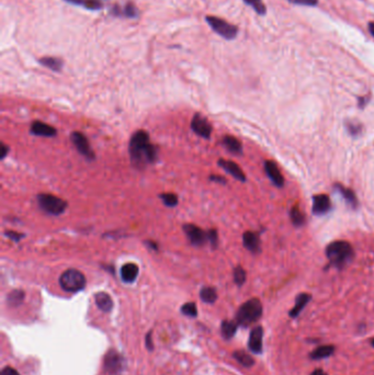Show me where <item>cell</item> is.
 I'll list each match as a JSON object with an SVG mask.
<instances>
[{
	"label": "cell",
	"instance_id": "d6986e66",
	"mask_svg": "<svg viewBox=\"0 0 374 375\" xmlns=\"http://www.w3.org/2000/svg\"><path fill=\"white\" fill-rule=\"evenodd\" d=\"M335 186H336L337 191L340 192V194L342 196V198H344L346 202H347L350 206H352V208L358 206V198H356L354 192L352 190L349 189V188H346L342 184H335Z\"/></svg>",
	"mask_w": 374,
	"mask_h": 375
},
{
	"label": "cell",
	"instance_id": "6da1fadb",
	"mask_svg": "<svg viewBox=\"0 0 374 375\" xmlns=\"http://www.w3.org/2000/svg\"><path fill=\"white\" fill-rule=\"evenodd\" d=\"M130 156L136 167L142 168L157 159L156 147L150 144V135L144 130L135 132L130 140Z\"/></svg>",
	"mask_w": 374,
	"mask_h": 375
},
{
	"label": "cell",
	"instance_id": "3957f363",
	"mask_svg": "<svg viewBox=\"0 0 374 375\" xmlns=\"http://www.w3.org/2000/svg\"><path fill=\"white\" fill-rule=\"evenodd\" d=\"M262 314V305L257 298H252L244 303L237 312V322L242 326H248L257 322Z\"/></svg>",
	"mask_w": 374,
	"mask_h": 375
},
{
	"label": "cell",
	"instance_id": "44dd1931",
	"mask_svg": "<svg viewBox=\"0 0 374 375\" xmlns=\"http://www.w3.org/2000/svg\"><path fill=\"white\" fill-rule=\"evenodd\" d=\"M310 295L305 294V293L300 294L298 298H296V305H294V308L290 312V316L291 317H296L300 314V312L303 310V308H305V305L310 302Z\"/></svg>",
	"mask_w": 374,
	"mask_h": 375
},
{
	"label": "cell",
	"instance_id": "ab89813d",
	"mask_svg": "<svg viewBox=\"0 0 374 375\" xmlns=\"http://www.w3.org/2000/svg\"><path fill=\"white\" fill-rule=\"evenodd\" d=\"M210 180L212 181H215V182H218V184H225L226 180L223 178V177H220V176H210Z\"/></svg>",
	"mask_w": 374,
	"mask_h": 375
},
{
	"label": "cell",
	"instance_id": "e0dca14e",
	"mask_svg": "<svg viewBox=\"0 0 374 375\" xmlns=\"http://www.w3.org/2000/svg\"><path fill=\"white\" fill-rule=\"evenodd\" d=\"M138 266L135 264H126L121 269V278L124 282L132 283L138 276Z\"/></svg>",
	"mask_w": 374,
	"mask_h": 375
},
{
	"label": "cell",
	"instance_id": "52a82bcc",
	"mask_svg": "<svg viewBox=\"0 0 374 375\" xmlns=\"http://www.w3.org/2000/svg\"><path fill=\"white\" fill-rule=\"evenodd\" d=\"M70 138L74 146L76 147V150L80 152L84 157H86L89 160H94L96 158L94 152L92 148V146H90L86 136L80 132H74L70 135Z\"/></svg>",
	"mask_w": 374,
	"mask_h": 375
},
{
	"label": "cell",
	"instance_id": "f546056e",
	"mask_svg": "<svg viewBox=\"0 0 374 375\" xmlns=\"http://www.w3.org/2000/svg\"><path fill=\"white\" fill-rule=\"evenodd\" d=\"M162 202L165 203V206H176L178 204V196L174 194V193H162V194L160 196Z\"/></svg>",
	"mask_w": 374,
	"mask_h": 375
},
{
	"label": "cell",
	"instance_id": "1f68e13d",
	"mask_svg": "<svg viewBox=\"0 0 374 375\" xmlns=\"http://www.w3.org/2000/svg\"><path fill=\"white\" fill-rule=\"evenodd\" d=\"M234 281L237 286H242L246 281V271L242 266H236L234 270Z\"/></svg>",
	"mask_w": 374,
	"mask_h": 375
},
{
	"label": "cell",
	"instance_id": "2e32d148",
	"mask_svg": "<svg viewBox=\"0 0 374 375\" xmlns=\"http://www.w3.org/2000/svg\"><path fill=\"white\" fill-rule=\"evenodd\" d=\"M242 242L249 252H259L260 250V238L254 232H246L242 235Z\"/></svg>",
	"mask_w": 374,
	"mask_h": 375
},
{
	"label": "cell",
	"instance_id": "7a4b0ae2",
	"mask_svg": "<svg viewBox=\"0 0 374 375\" xmlns=\"http://www.w3.org/2000/svg\"><path fill=\"white\" fill-rule=\"evenodd\" d=\"M326 256L332 266H337V268H342L352 259L354 249L348 242L337 240L328 245Z\"/></svg>",
	"mask_w": 374,
	"mask_h": 375
},
{
	"label": "cell",
	"instance_id": "4fadbf2b",
	"mask_svg": "<svg viewBox=\"0 0 374 375\" xmlns=\"http://www.w3.org/2000/svg\"><path fill=\"white\" fill-rule=\"evenodd\" d=\"M218 166L222 167L226 172L233 176V177L240 181H246V176L244 174L242 168L238 164L232 160H226V159H220Z\"/></svg>",
	"mask_w": 374,
	"mask_h": 375
},
{
	"label": "cell",
	"instance_id": "f6af8a7d",
	"mask_svg": "<svg viewBox=\"0 0 374 375\" xmlns=\"http://www.w3.org/2000/svg\"><path fill=\"white\" fill-rule=\"evenodd\" d=\"M310 375H327L322 370H315Z\"/></svg>",
	"mask_w": 374,
	"mask_h": 375
},
{
	"label": "cell",
	"instance_id": "ffe728a7",
	"mask_svg": "<svg viewBox=\"0 0 374 375\" xmlns=\"http://www.w3.org/2000/svg\"><path fill=\"white\" fill-rule=\"evenodd\" d=\"M223 145L230 152H233V154H242V146L240 144V142L236 138H234V136H230V135L224 136Z\"/></svg>",
	"mask_w": 374,
	"mask_h": 375
},
{
	"label": "cell",
	"instance_id": "5bb4252c",
	"mask_svg": "<svg viewBox=\"0 0 374 375\" xmlns=\"http://www.w3.org/2000/svg\"><path fill=\"white\" fill-rule=\"evenodd\" d=\"M264 169H266V172H267L268 177L271 179L272 182H274L276 186H279V188L283 186V184H284V179H283V176L280 172L279 168H278L276 164H274V162H271V160L266 162Z\"/></svg>",
	"mask_w": 374,
	"mask_h": 375
},
{
	"label": "cell",
	"instance_id": "d6a6232c",
	"mask_svg": "<svg viewBox=\"0 0 374 375\" xmlns=\"http://www.w3.org/2000/svg\"><path fill=\"white\" fill-rule=\"evenodd\" d=\"M181 312H182V314L186 315V316H190V317H196L198 315V308H196V305L194 303H186L184 305H182V308H181Z\"/></svg>",
	"mask_w": 374,
	"mask_h": 375
},
{
	"label": "cell",
	"instance_id": "f35d334b",
	"mask_svg": "<svg viewBox=\"0 0 374 375\" xmlns=\"http://www.w3.org/2000/svg\"><path fill=\"white\" fill-rule=\"evenodd\" d=\"M0 375H20V374L18 373V371H16L14 368L7 366V368H4V370L2 371V374H0Z\"/></svg>",
	"mask_w": 374,
	"mask_h": 375
},
{
	"label": "cell",
	"instance_id": "bcb514c9",
	"mask_svg": "<svg viewBox=\"0 0 374 375\" xmlns=\"http://www.w3.org/2000/svg\"><path fill=\"white\" fill-rule=\"evenodd\" d=\"M369 31L371 33V36H374V22H371V24H369Z\"/></svg>",
	"mask_w": 374,
	"mask_h": 375
},
{
	"label": "cell",
	"instance_id": "d590c367",
	"mask_svg": "<svg viewBox=\"0 0 374 375\" xmlns=\"http://www.w3.org/2000/svg\"><path fill=\"white\" fill-rule=\"evenodd\" d=\"M208 232V242H211V245L213 247H216L218 246V232L215 230H210Z\"/></svg>",
	"mask_w": 374,
	"mask_h": 375
},
{
	"label": "cell",
	"instance_id": "7c38bea8",
	"mask_svg": "<svg viewBox=\"0 0 374 375\" xmlns=\"http://www.w3.org/2000/svg\"><path fill=\"white\" fill-rule=\"evenodd\" d=\"M104 368L111 373L116 374L122 370V360L116 351H110L104 358Z\"/></svg>",
	"mask_w": 374,
	"mask_h": 375
},
{
	"label": "cell",
	"instance_id": "7402d4cb",
	"mask_svg": "<svg viewBox=\"0 0 374 375\" xmlns=\"http://www.w3.org/2000/svg\"><path fill=\"white\" fill-rule=\"evenodd\" d=\"M334 350H335V348L332 346H322L310 354V358L314 360L324 359V358L332 356L334 354Z\"/></svg>",
	"mask_w": 374,
	"mask_h": 375
},
{
	"label": "cell",
	"instance_id": "4dcf8cb0",
	"mask_svg": "<svg viewBox=\"0 0 374 375\" xmlns=\"http://www.w3.org/2000/svg\"><path fill=\"white\" fill-rule=\"evenodd\" d=\"M244 2L256 10L257 14H266V7H264V4L262 2V0H244Z\"/></svg>",
	"mask_w": 374,
	"mask_h": 375
},
{
	"label": "cell",
	"instance_id": "f1b7e54d",
	"mask_svg": "<svg viewBox=\"0 0 374 375\" xmlns=\"http://www.w3.org/2000/svg\"><path fill=\"white\" fill-rule=\"evenodd\" d=\"M24 300V292L21 290H14L8 295V304L11 306H18L20 305Z\"/></svg>",
	"mask_w": 374,
	"mask_h": 375
},
{
	"label": "cell",
	"instance_id": "7dc6e473",
	"mask_svg": "<svg viewBox=\"0 0 374 375\" xmlns=\"http://www.w3.org/2000/svg\"><path fill=\"white\" fill-rule=\"evenodd\" d=\"M372 346H374V339H372Z\"/></svg>",
	"mask_w": 374,
	"mask_h": 375
},
{
	"label": "cell",
	"instance_id": "ba28073f",
	"mask_svg": "<svg viewBox=\"0 0 374 375\" xmlns=\"http://www.w3.org/2000/svg\"><path fill=\"white\" fill-rule=\"evenodd\" d=\"M191 128L194 130V132L196 135L201 136L203 138H211L212 125L208 121V118L200 114V113H196V114H194V118H192Z\"/></svg>",
	"mask_w": 374,
	"mask_h": 375
},
{
	"label": "cell",
	"instance_id": "603a6c76",
	"mask_svg": "<svg viewBox=\"0 0 374 375\" xmlns=\"http://www.w3.org/2000/svg\"><path fill=\"white\" fill-rule=\"evenodd\" d=\"M200 298L203 302H206V303H208V304L214 303L218 298L216 290L211 286L203 288L200 292Z\"/></svg>",
	"mask_w": 374,
	"mask_h": 375
},
{
	"label": "cell",
	"instance_id": "60d3db41",
	"mask_svg": "<svg viewBox=\"0 0 374 375\" xmlns=\"http://www.w3.org/2000/svg\"><path fill=\"white\" fill-rule=\"evenodd\" d=\"M368 102H369V96H361V98H359V106L364 108Z\"/></svg>",
	"mask_w": 374,
	"mask_h": 375
},
{
	"label": "cell",
	"instance_id": "d4e9b609",
	"mask_svg": "<svg viewBox=\"0 0 374 375\" xmlns=\"http://www.w3.org/2000/svg\"><path fill=\"white\" fill-rule=\"evenodd\" d=\"M66 2L76 6H82V7L92 10H97L102 8V4L98 0H66Z\"/></svg>",
	"mask_w": 374,
	"mask_h": 375
},
{
	"label": "cell",
	"instance_id": "e575fe53",
	"mask_svg": "<svg viewBox=\"0 0 374 375\" xmlns=\"http://www.w3.org/2000/svg\"><path fill=\"white\" fill-rule=\"evenodd\" d=\"M346 128H347L348 132L354 136L359 135L361 133V130H362L361 125L358 124V123H356V122H347V124H346Z\"/></svg>",
	"mask_w": 374,
	"mask_h": 375
},
{
	"label": "cell",
	"instance_id": "836d02e7",
	"mask_svg": "<svg viewBox=\"0 0 374 375\" xmlns=\"http://www.w3.org/2000/svg\"><path fill=\"white\" fill-rule=\"evenodd\" d=\"M124 14H126L128 18H136V16H138V10L133 4H128L126 7H124Z\"/></svg>",
	"mask_w": 374,
	"mask_h": 375
},
{
	"label": "cell",
	"instance_id": "4316f807",
	"mask_svg": "<svg viewBox=\"0 0 374 375\" xmlns=\"http://www.w3.org/2000/svg\"><path fill=\"white\" fill-rule=\"evenodd\" d=\"M237 330V324L233 320H225L222 324V334L224 338L230 339Z\"/></svg>",
	"mask_w": 374,
	"mask_h": 375
},
{
	"label": "cell",
	"instance_id": "484cf974",
	"mask_svg": "<svg viewBox=\"0 0 374 375\" xmlns=\"http://www.w3.org/2000/svg\"><path fill=\"white\" fill-rule=\"evenodd\" d=\"M234 358H235V359H236L238 362L240 363L242 366H246V368H250V366H254V361L252 358L250 356H249L248 354H246L245 351H242V350L234 352Z\"/></svg>",
	"mask_w": 374,
	"mask_h": 375
},
{
	"label": "cell",
	"instance_id": "9a60e30c",
	"mask_svg": "<svg viewBox=\"0 0 374 375\" xmlns=\"http://www.w3.org/2000/svg\"><path fill=\"white\" fill-rule=\"evenodd\" d=\"M262 336L264 332L262 327H256L254 328L249 337V349H250L254 354H260L262 350Z\"/></svg>",
	"mask_w": 374,
	"mask_h": 375
},
{
	"label": "cell",
	"instance_id": "cb8c5ba5",
	"mask_svg": "<svg viewBox=\"0 0 374 375\" xmlns=\"http://www.w3.org/2000/svg\"><path fill=\"white\" fill-rule=\"evenodd\" d=\"M40 62H41L43 66L48 67V70L54 72H58L60 70V68L63 67V62L56 58H43L40 60Z\"/></svg>",
	"mask_w": 374,
	"mask_h": 375
},
{
	"label": "cell",
	"instance_id": "ee69618b",
	"mask_svg": "<svg viewBox=\"0 0 374 375\" xmlns=\"http://www.w3.org/2000/svg\"><path fill=\"white\" fill-rule=\"evenodd\" d=\"M147 244H148V247H150L152 250H158V246L157 244L152 242H147Z\"/></svg>",
	"mask_w": 374,
	"mask_h": 375
},
{
	"label": "cell",
	"instance_id": "74e56055",
	"mask_svg": "<svg viewBox=\"0 0 374 375\" xmlns=\"http://www.w3.org/2000/svg\"><path fill=\"white\" fill-rule=\"evenodd\" d=\"M290 2L302 6H315L317 4V0H290Z\"/></svg>",
	"mask_w": 374,
	"mask_h": 375
},
{
	"label": "cell",
	"instance_id": "ac0fdd59",
	"mask_svg": "<svg viewBox=\"0 0 374 375\" xmlns=\"http://www.w3.org/2000/svg\"><path fill=\"white\" fill-rule=\"evenodd\" d=\"M96 304L102 312H110L113 308V300L108 293L99 292L96 294Z\"/></svg>",
	"mask_w": 374,
	"mask_h": 375
},
{
	"label": "cell",
	"instance_id": "8fae6325",
	"mask_svg": "<svg viewBox=\"0 0 374 375\" xmlns=\"http://www.w3.org/2000/svg\"><path fill=\"white\" fill-rule=\"evenodd\" d=\"M30 130L33 135L43 136V138H54L58 134V130H56L55 128L41 121L33 122L31 124Z\"/></svg>",
	"mask_w": 374,
	"mask_h": 375
},
{
	"label": "cell",
	"instance_id": "9c48e42d",
	"mask_svg": "<svg viewBox=\"0 0 374 375\" xmlns=\"http://www.w3.org/2000/svg\"><path fill=\"white\" fill-rule=\"evenodd\" d=\"M184 230L186 235L188 236L192 245L202 246L208 242V232L201 230L199 226L194 224H186L184 226Z\"/></svg>",
	"mask_w": 374,
	"mask_h": 375
},
{
	"label": "cell",
	"instance_id": "277c9868",
	"mask_svg": "<svg viewBox=\"0 0 374 375\" xmlns=\"http://www.w3.org/2000/svg\"><path fill=\"white\" fill-rule=\"evenodd\" d=\"M60 288L66 292H78L86 286V278L80 271L68 269L60 278Z\"/></svg>",
	"mask_w": 374,
	"mask_h": 375
},
{
	"label": "cell",
	"instance_id": "8d00e7d4",
	"mask_svg": "<svg viewBox=\"0 0 374 375\" xmlns=\"http://www.w3.org/2000/svg\"><path fill=\"white\" fill-rule=\"evenodd\" d=\"M4 235L7 236L8 238H10L11 240H14L16 242H19L21 240V238L24 237V234H20V232H14V230H7V232H4Z\"/></svg>",
	"mask_w": 374,
	"mask_h": 375
},
{
	"label": "cell",
	"instance_id": "b9f144b4",
	"mask_svg": "<svg viewBox=\"0 0 374 375\" xmlns=\"http://www.w3.org/2000/svg\"><path fill=\"white\" fill-rule=\"evenodd\" d=\"M8 152H9V147L4 143H2V158L4 159L6 156H7Z\"/></svg>",
	"mask_w": 374,
	"mask_h": 375
},
{
	"label": "cell",
	"instance_id": "5b68a950",
	"mask_svg": "<svg viewBox=\"0 0 374 375\" xmlns=\"http://www.w3.org/2000/svg\"><path fill=\"white\" fill-rule=\"evenodd\" d=\"M38 206L44 212L50 215H60L65 212L67 208V202L63 198H60L53 194H48V193H42L38 196Z\"/></svg>",
	"mask_w": 374,
	"mask_h": 375
},
{
	"label": "cell",
	"instance_id": "83f0119b",
	"mask_svg": "<svg viewBox=\"0 0 374 375\" xmlns=\"http://www.w3.org/2000/svg\"><path fill=\"white\" fill-rule=\"evenodd\" d=\"M290 218L294 226H302L305 223V216L298 206H293L290 212Z\"/></svg>",
	"mask_w": 374,
	"mask_h": 375
},
{
	"label": "cell",
	"instance_id": "8992f818",
	"mask_svg": "<svg viewBox=\"0 0 374 375\" xmlns=\"http://www.w3.org/2000/svg\"><path fill=\"white\" fill-rule=\"evenodd\" d=\"M206 22L214 32H216L218 36L226 40H233L237 36L238 30L235 26L228 24V21L223 19L218 18V16H208Z\"/></svg>",
	"mask_w": 374,
	"mask_h": 375
},
{
	"label": "cell",
	"instance_id": "7bdbcfd3",
	"mask_svg": "<svg viewBox=\"0 0 374 375\" xmlns=\"http://www.w3.org/2000/svg\"><path fill=\"white\" fill-rule=\"evenodd\" d=\"M146 344H147V348L150 350L152 349V334H148L146 337Z\"/></svg>",
	"mask_w": 374,
	"mask_h": 375
},
{
	"label": "cell",
	"instance_id": "30bf717a",
	"mask_svg": "<svg viewBox=\"0 0 374 375\" xmlns=\"http://www.w3.org/2000/svg\"><path fill=\"white\" fill-rule=\"evenodd\" d=\"M330 198L326 194H316L313 196V213L324 215L330 210Z\"/></svg>",
	"mask_w": 374,
	"mask_h": 375
}]
</instances>
